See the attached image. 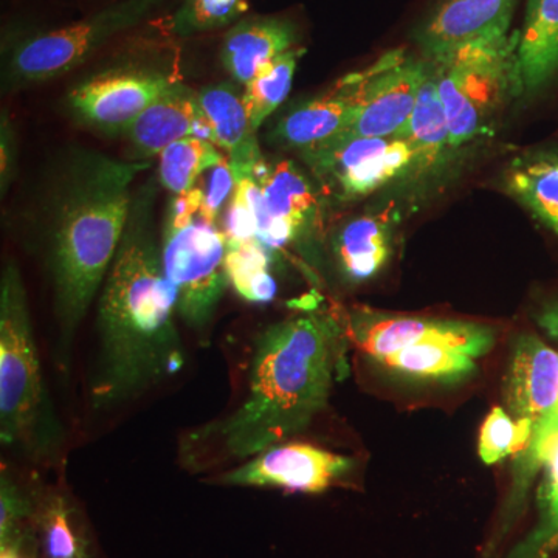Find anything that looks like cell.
<instances>
[{
    "label": "cell",
    "mask_w": 558,
    "mask_h": 558,
    "mask_svg": "<svg viewBox=\"0 0 558 558\" xmlns=\"http://www.w3.org/2000/svg\"><path fill=\"white\" fill-rule=\"evenodd\" d=\"M150 165L69 143L47 154L14 204L11 230L49 286L53 359L62 376L123 240L134 183Z\"/></svg>",
    "instance_id": "6da1fadb"
},
{
    "label": "cell",
    "mask_w": 558,
    "mask_h": 558,
    "mask_svg": "<svg viewBox=\"0 0 558 558\" xmlns=\"http://www.w3.org/2000/svg\"><path fill=\"white\" fill-rule=\"evenodd\" d=\"M348 347L344 323L317 307L260 330L240 402L180 436V465L191 473L234 468L310 427L348 373Z\"/></svg>",
    "instance_id": "7a4b0ae2"
},
{
    "label": "cell",
    "mask_w": 558,
    "mask_h": 558,
    "mask_svg": "<svg viewBox=\"0 0 558 558\" xmlns=\"http://www.w3.org/2000/svg\"><path fill=\"white\" fill-rule=\"evenodd\" d=\"M160 186L157 175H149L135 190L123 240L98 293L97 339L87 374L94 413L131 405L185 365L178 293L161 263L156 222Z\"/></svg>",
    "instance_id": "3957f363"
},
{
    "label": "cell",
    "mask_w": 558,
    "mask_h": 558,
    "mask_svg": "<svg viewBox=\"0 0 558 558\" xmlns=\"http://www.w3.org/2000/svg\"><path fill=\"white\" fill-rule=\"evenodd\" d=\"M0 444L35 465L64 469L68 429L51 399L16 260L0 274Z\"/></svg>",
    "instance_id": "277c9868"
},
{
    "label": "cell",
    "mask_w": 558,
    "mask_h": 558,
    "mask_svg": "<svg viewBox=\"0 0 558 558\" xmlns=\"http://www.w3.org/2000/svg\"><path fill=\"white\" fill-rule=\"evenodd\" d=\"M499 25L432 61L450 131V148L494 132L502 110L520 97L519 32Z\"/></svg>",
    "instance_id": "5b68a950"
},
{
    "label": "cell",
    "mask_w": 558,
    "mask_h": 558,
    "mask_svg": "<svg viewBox=\"0 0 558 558\" xmlns=\"http://www.w3.org/2000/svg\"><path fill=\"white\" fill-rule=\"evenodd\" d=\"M161 0H119L78 22L17 40L2 58V90L61 78L90 60L121 33L149 20Z\"/></svg>",
    "instance_id": "8992f818"
},
{
    "label": "cell",
    "mask_w": 558,
    "mask_h": 558,
    "mask_svg": "<svg viewBox=\"0 0 558 558\" xmlns=\"http://www.w3.org/2000/svg\"><path fill=\"white\" fill-rule=\"evenodd\" d=\"M160 229L161 263L178 293L179 319L204 337L230 288L223 231L201 215L180 229Z\"/></svg>",
    "instance_id": "52a82bcc"
},
{
    "label": "cell",
    "mask_w": 558,
    "mask_h": 558,
    "mask_svg": "<svg viewBox=\"0 0 558 558\" xmlns=\"http://www.w3.org/2000/svg\"><path fill=\"white\" fill-rule=\"evenodd\" d=\"M301 157L323 190L339 201L368 196L405 174L416 161L413 146L403 137H336L304 150Z\"/></svg>",
    "instance_id": "ba28073f"
},
{
    "label": "cell",
    "mask_w": 558,
    "mask_h": 558,
    "mask_svg": "<svg viewBox=\"0 0 558 558\" xmlns=\"http://www.w3.org/2000/svg\"><path fill=\"white\" fill-rule=\"evenodd\" d=\"M349 343L373 362L422 343L444 344L478 359L492 351L497 332L462 319L414 317L355 307L344 318Z\"/></svg>",
    "instance_id": "9c48e42d"
},
{
    "label": "cell",
    "mask_w": 558,
    "mask_h": 558,
    "mask_svg": "<svg viewBox=\"0 0 558 558\" xmlns=\"http://www.w3.org/2000/svg\"><path fill=\"white\" fill-rule=\"evenodd\" d=\"M501 532H508L526 505L532 481L543 472L537 490V521L509 558H550L558 553V410L535 428L526 449L515 454Z\"/></svg>",
    "instance_id": "30bf717a"
},
{
    "label": "cell",
    "mask_w": 558,
    "mask_h": 558,
    "mask_svg": "<svg viewBox=\"0 0 558 558\" xmlns=\"http://www.w3.org/2000/svg\"><path fill=\"white\" fill-rule=\"evenodd\" d=\"M175 81L153 65H113L86 76L69 90L70 116L83 126L123 134Z\"/></svg>",
    "instance_id": "8fae6325"
},
{
    "label": "cell",
    "mask_w": 558,
    "mask_h": 558,
    "mask_svg": "<svg viewBox=\"0 0 558 558\" xmlns=\"http://www.w3.org/2000/svg\"><path fill=\"white\" fill-rule=\"evenodd\" d=\"M355 461L347 454L319 449L306 442H279L216 476L230 487L282 488L303 494H322L354 472Z\"/></svg>",
    "instance_id": "7c38bea8"
},
{
    "label": "cell",
    "mask_w": 558,
    "mask_h": 558,
    "mask_svg": "<svg viewBox=\"0 0 558 558\" xmlns=\"http://www.w3.org/2000/svg\"><path fill=\"white\" fill-rule=\"evenodd\" d=\"M263 190L266 220L258 241L275 256L281 250L301 248L322 230V202L318 191L293 161H267L255 168Z\"/></svg>",
    "instance_id": "4fadbf2b"
},
{
    "label": "cell",
    "mask_w": 558,
    "mask_h": 558,
    "mask_svg": "<svg viewBox=\"0 0 558 558\" xmlns=\"http://www.w3.org/2000/svg\"><path fill=\"white\" fill-rule=\"evenodd\" d=\"M432 62L395 50L374 62L351 128L339 137H402Z\"/></svg>",
    "instance_id": "5bb4252c"
},
{
    "label": "cell",
    "mask_w": 558,
    "mask_h": 558,
    "mask_svg": "<svg viewBox=\"0 0 558 558\" xmlns=\"http://www.w3.org/2000/svg\"><path fill=\"white\" fill-rule=\"evenodd\" d=\"M373 69L371 64L349 73L318 97L290 109L271 130V142L301 154L344 134L355 119Z\"/></svg>",
    "instance_id": "9a60e30c"
},
{
    "label": "cell",
    "mask_w": 558,
    "mask_h": 558,
    "mask_svg": "<svg viewBox=\"0 0 558 558\" xmlns=\"http://www.w3.org/2000/svg\"><path fill=\"white\" fill-rule=\"evenodd\" d=\"M505 409L532 432L558 410V354L535 333H519L510 344ZM534 435V433H532Z\"/></svg>",
    "instance_id": "2e32d148"
},
{
    "label": "cell",
    "mask_w": 558,
    "mask_h": 558,
    "mask_svg": "<svg viewBox=\"0 0 558 558\" xmlns=\"http://www.w3.org/2000/svg\"><path fill=\"white\" fill-rule=\"evenodd\" d=\"M36 538L40 558H98L94 529L78 498L64 480L46 484L33 480Z\"/></svg>",
    "instance_id": "e0dca14e"
},
{
    "label": "cell",
    "mask_w": 558,
    "mask_h": 558,
    "mask_svg": "<svg viewBox=\"0 0 558 558\" xmlns=\"http://www.w3.org/2000/svg\"><path fill=\"white\" fill-rule=\"evenodd\" d=\"M132 148L131 160L150 161L172 143L186 137L208 140L202 120L197 90L182 81H172L168 89L123 132ZM209 142V140H208Z\"/></svg>",
    "instance_id": "ac0fdd59"
},
{
    "label": "cell",
    "mask_w": 558,
    "mask_h": 558,
    "mask_svg": "<svg viewBox=\"0 0 558 558\" xmlns=\"http://www.w3.org/2000/svg\"><path fill=\"white\" fill-rule=\"evenodd\" d=\"M517 0H442L416 33L425 60H435L462 44L510 24Z\"/></svg>",
    "instance_id": "d6986e66"
},
{
    "label": "cell",
    "mask_w": 558,
    "mask_h": 558,
    "mask_svg": "<svg viewBox=\"0 0 558 558\" xmlns=\"http://www.w3.org/2000/svg\"><path fill=\"white\" fill-rule=\"evenodd\" d=\"M240 87L218 83L197 90L208 140L229 156L234 172L255 170L264 159Z\"/></svg>",
    "instance_id": "ffe728a7"
},
{
    "label": "cell",
    "mask_w": 558,
    "mask_h": 558,
    "mask_svg": "<svg viewBox=\"0 0 558 558\" xmlns=\"http://www.w3.org/2000/svg\"><path fill=\"white\" fill-rule=\"evenodd\" d=\"M299 33L282 17L252 16L238 21L223 38L220 62L238 86L245 87L260 70L295 49Z\"/></svg>",
    "instance_id": "44dd1931"
},
{
    "label": "cell",
    "mask_w": 558,
    "mask_h": 558,
    "mask_svg": "<svg viewBox=\"0 0 558 558\" xmlns=\"http://www.w3.org/2000/svg\"><path fill=\"white\" fill-rule=\"evenodd\" d=\"M521 95L532 97L558 78V0H529L517 43Z\"/></svg>",
    "instance_id": "7402d4cb"
},
{
    "label": "cell",
    "mask_w": 558,
    "mask_h": 558,
    "mask_svg": "<svg viewBox=\"0 0 558 558\" xmlns=\"http://www.w3.org/2000/svg\"><path fill=\"white\" fill-rule=\"evenodd\" d=\"M502 179L509 196L558 236V145L524 150L510 160Z\"/></svg>",
    "instance_id": "603a6c76"
},
{
    "label": "cell",
    "mask_w": 558,
    "mask_h": 558,
    "mask_svg": "<svg viewBox=\"0 0 558 558\" xmlns=\"http://www.w3.org/2000/svg\"><path fill=\"white\" fill-rule=\"evenodd\" d=\"M337 271L348 284H362L379 275L392 253L391 229L379 216H359L341 226L330 241Z\"/></svg>",
    "instance_id": "cb8c5ba5"
},
{
    "label": "cell",
    "mask_w": 558,
    "mask_h": 558,
    "mask_svg": "<svg viewBox=\"0 0 558 558\" xmlns=\"http://www.w3.org/2000/svg\"><path fill=\"white\" fill-rule=\"evenodd\" d=\"M475 360L454 348L422 343L402 349L374 363L403 379L459 384L478 374L480 368Z\"/></svg>",
    "instance_id": "d4e9b609"
},
{
    "label": "cell",
    "mask_w": 558,
    "mask_h": 558,
    "mask_svg": "<svg viewBox=\"0 0 558 558\" xmlns=\"http://www.w3.org/2000/svg\"><path fill=\"white\" fill-rule=\"evenodd\" d=\"M402 137L409 140L413 146L416 154L414 167L418 170L435 167L446 149L450 148L449 123L439 98L433 64L429 65L427 78L418 90L416 105Z\"/></svg>",
    "instance_id": "484cf974"
},
{
    "label": "cell",
    "mask_w": 558,
    "mask_h": 558,
    "mask_svg": "<svg viewBox=\"0 0 558 558\" xmlns=\"http://www.w3.org/2000/svg\"><path fill=\"white\" fill-rule=\"evenodd\" d=\"M277 256L259 241L227 242L226 271L229 286L242 300L267 304L278 292L271 264Z\"/></svg>",
    "instance_id": "4316f807"
},
{
    "label": "cell",
    "mask_w": 558,
    "mask_h": 558,
    "mask_svg": "<svg viewBox=\"0 0 558 558\" xmlns=\"http://www.w3.org/2000/svg\"><path fill=\"white\" fill-rule=\"evenodd\" d=\"M223 156L226 153L208 140L201 137L179 140L157 156L159 159L157 179L161 189L167 190L171 196L185 193L194 189L202 172Z\"/></svg>",
    "instance_id": "83f0119b"
},
{
    "label": "cell",
    "mask_w": 558,
    "mask_h": 558,
    "mask_svg": "<svg viewBox=\"0 0 558 558\" xmlns=\"http://www.w3.org/2000/svg\"><path fill=\"white\" fill-rule=\"evenodd\" d=\"M303 53V49L286 51L260 70L247 86L242 87L250 123L256 132L271 113L288 100L293 78H295L296 65Z\"/></svg>",
    "instance_id": "f1b7e54d"
},
{
    "label": "cell",
    "mask_w": 558,
    "mask_h": 558,
    "mask_svg": "<svg viewBox=\"0 0 558 558\" xmlns=\"http://www.w3.org/2000/svg\"><path fill=\"white\" fill-rule=\"evenodd\" d=\"M247 9V0H183L170 28L175 36L190 38L236 24Z\"/></svg>",
    "instance_id": "f546056e"
},
{
    "label": "cell",
    "mask_w": 558,
    "mask_h": 558,
    "mask_svg": "<svg viewBox=\"0 0 558 558\" xmlns=\"http://www.w3.org/2000/svg\"><path fill=\"white\" fill-rule=\"evenodd\" d=\"M532 428L524 422L515 421L506 409L495 407L488 413L481 428L478 453L487 465L498 464L508 457L526 449L532 438Z\"/></svg>",
    "instance_id": "4dcf8cb0"
},
{
    "label": "cell",
    "mask_w": 558,
    "mask_h": 558,
    "mask_svg": "<svg viewBox=\"0 0 558 558\" xmlns=\"http://www.w3.org/2000/svg\"><path fill=\"white\" fill-rule=\"evenodd\" d=\"M194 186L201 191L202 196L199 215L208 222L219 226L236 189V178L229 156L226 154L222 159L202 172Z\"/></svg>",
    "instance_id": "1f68e13d"
},
{
    "label": "cell",
    "mask_w": 558,
    "mask_h": 558,
    "mask_svg": "<svg viewBox=\"0 0 558 558\" xmlns=\"http://www.w3.org/2000/svg\"><path fill=\"white\" fill-rule=\"evenodd\" d=\"M17 140L11 123L9 112L2 110L0 119V190L2 197L7 196L17 172Z\"/></svg>",
    "instance_id": "d6a6232c"
},
{
    "label": "cell",
    "mask_w": 558,
    "mask_h": 558,
    "mask_svg": "<svg viewBox=\"0 0 558 558\" xmlns=\"http://www.w3.org/2000/svg\"><path fill=\"white\" fill-rule=\"evenodd\" d=\"M537 323L549 337L558 340V303L550 304L539 312Z\"/></svg>",
    "instance_id": "836d02e7"
},
{
    "label": "cell",
    "mask_w": 558,
    "mask_h": 558,
    "mask_svg": "<svg viewBox=\"0 0 558 558\" xmlns=\"http://www.w3.org/2000/svg\"><path fill=\"white\" fill-rule=\"evenodd\" d=\"M39 550L0 548V558H38Z\"/></svg>",
    "instance_id": "e575fe53"
}]
</instances>
